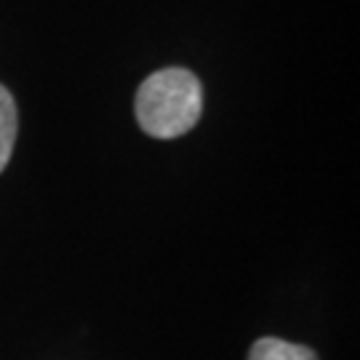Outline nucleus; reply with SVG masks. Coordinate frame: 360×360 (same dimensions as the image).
Instances as JSON below:
<instances>
[{
    "label": "nucleus",
    "instance_id": "f257e3e1",
    "mask_svg": "<svg viewBox=\"0 0 360 360\" xmlns=\"http://www.w3.org/2000/svg\"><path fill=\"white\" fill-rule=\"evenodd\" d=\"M136 120L153 139H176L195 129L203 112V86L184 67L158 70L136 91Z\"/></svg>",
    "mask_w": 360,
    "mask_h": 360
},
{
    "label": "nucleus",
    "instance_id": "f03ea898",
    "mask_svg": "<svg viewBox=\"0 0 360 360\" xmlns=\"http://www.w3.org/2000/svg\"><path fill=\"white\" fill-rule=\"evenodd\" d=\"M248 360H318V355L309 347H302V345H291V342L275 339V336H264V339L254 342Z\"/></svg>",
    "mask_w": 360,
    "mask_h": 360
},
{
    "label": "nucleus",
    "instance_id": "7ed1b4c3",
    "mask_svg": "<svg viewBox=\"0 0 360 360\" xmlns=\"http://www.w3.org/2000/svg\"><path fill=\"white\" fill-rule=\"evenodd\" d=\"M16 129H19V115H16V102L11 91L0 86V174L8 166L16 142Z\"/></svg>",
    "mask_w": 360,
    "mask_h": 360
}]
</instances>
